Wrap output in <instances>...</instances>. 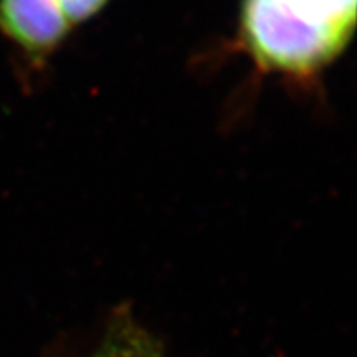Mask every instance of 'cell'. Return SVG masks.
Segmentation results:
<instances>
[{"label":"cell","mask_w":357,"mask_h":357,"mask_svg":"<svg viewBox=\"0 0 357 357\" xmlns=\"http://www.w3.org/2000/svg\"><path fill=\"white\" fill-rule=\"evenodd\" d=\"M354 24L356 0H243V42L266 70H319L344 50Z\"/></svg>","instance_id":"obj_1"},{"label":"cell","mask_w":357,"mask_h":357,"mask_svg":"<svg viewBox=\"0 0 357 357\" xmlns=\"http://www.w3.org/2000/svg\"><path fill=\"white\" fill-rule=\"evenodd\" d=\"M70 26L58 0H0V29L35 58L50 55Z\"/></svg>","instance_id":"obj_2"},{"label":"cell","mask_w":357,"mask_h":357,"mask_svg":"<svg viewBox=\"0 0 357 357\" xmlns=\"http://www.w3.org/2000/svg\"><path fill=\"white\" fill-rule=\"evenodd\" d=\"M58 2H60L61 10L70 25H75L91 19L93 15L101 12L108 0H58Z\"/></svg>","instance_id":"obj_4"},{"label":"cell","mask_w":357,"mask_h":357,"mask_svg":"<svg viewBox=\"0 0 357 357\" xmlns=\"http://www.w3.org/2000/svg\"><path fill=\"white\" fill-rule=\"evenodd\" d=\"M95 357H154L144 339L132 331H116L106 339Z\"/></svg>","instance_id":"obj_3"}]
</instances>
